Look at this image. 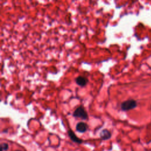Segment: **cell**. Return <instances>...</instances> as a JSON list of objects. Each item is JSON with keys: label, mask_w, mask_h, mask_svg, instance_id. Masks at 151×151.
<instances>
[{"label": "cell", "mask_w": 151, "mask_h": 151, "mask_svg": "<svg viewBox=\"0 0 151 151\" xmlns=\"http://www.w3.org/2000/svg\"><path fill=\"white\" fill-rule=\"evenodd\" d=\"M88 127H89V126L87 123L83 122H80L77 123V124L76 125V130L77 132H78L79 133H83L87 130Z\"/></svg>", "instance_id": "3"}, {"label": "cell", "mask_w": 151, "mask_h": 151, "mask_svg": "<svg viewBox=\"0 0 151 151\" xmlns=\"http://www.w3.org/2000/svg\"><path fill=\"white\" fill-rule=\"evenodd\" d=\"M137 106V102L134 99H129L122 103L120 109L123 111H128L136 108Z\"/></svg>", "instance_id": "1"}, {"label": "cell", "mask_w": 151, "mask_h": 151, "mask_svg": "<svg viewBox=\"0 0 151 151\" xmlns=\"http://www.w3.org/2000/svg\"><path fill=\"white\" fill-rule=\"evenodd\" d=\"M15 151H21V150H15Z\"/></svg>", "instance_id": "8"}, {"label": "cell", "mask_w": 151, "mask_h": 151, "mask_svg": "<svg viewBox=\"0 0 151 151\" xmlns=\"http://www.w3.org/2000/svg\"><path fill=\"white\" fill-rule=\"evenodd\" d=\"M68 133V135L70 137V139L74 143H78V144H81L83 143V140L79 138L74 133V132L72 130V129H69L67 132Z\"/></svg>", "instance_id": "4"}, {"label": "cell", "mask_w": 151, "mask_h": 151, "mask_svg": "<svg viewBox=\"0 0 151 151\" xmlns=\"http://www.w3.org/2000/svg\"><path fill=\"white\" fill-rule=\"evenodd\" d=\"M75 81H76V83H77V84L81 87L85 86L89 82V80H87V79H86V77H83V76L77 77Z\"/></svg>", "instance_id": "6"}, {"label": "cell", "mask_w": 151, "mask_h": 151, "mask_svg": "<svg viewBox=\"0 0 151 151\" xmlns=\"http://www.w3.org/2000/svg\"><path fill=\"white\" fill-rule=\"evenodd\" d=\"M73 116L74 117L80 118L83 120H86L88 118V115L86 111L84 109V108L82 106L77 107L73 112Z\"/></svg>", "instance_id": "2"}, {"label": "cell", "mask_w": 151, "mask_h": 151, "mask_svg": "<svg viewBox=\"0 0 151 151\" xmlns=\"http://www.w3.org/2000/svg\"><path fill=\"white\" fill-rule=\"evenodd\" d=\"M9 146L6 143H3L0 145V151H6L8 150Z\"/></svg>", "instance_id": "7"}, {"label": "cell", "mask_w": 151, "mask_h": 151, "mask_svg": "<svg viewBox=\"0 0 151 151\" xmlns=\"http://www.w3.org/2000/svg\"><path fill=\"white\" fill-rule=\"evenodd\" d=\"M111 137H112L111 132L106 129H103L100 133V137L103 140H109L111 138Z\"/></svg>", "instance_id": "5"}]
</instances>
